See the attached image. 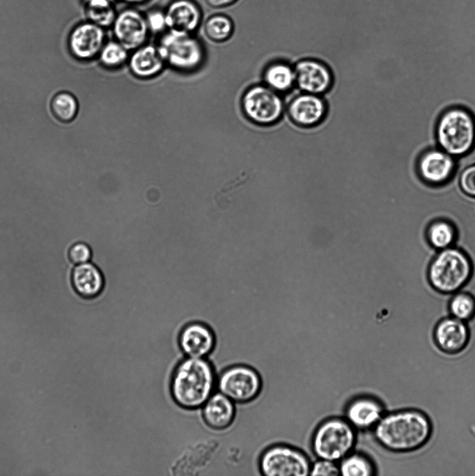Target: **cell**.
Returning <instances> with one entry per match:
<instances>
[{
	"instance_id": "6da1fadb",
	"label": "cell",
	"mask_w": 475,
	"mask_h": 476,
	"mask_svg": "<svg viewBox=\"0 0 475 476\" xmlns=\"http://www.w3.org/2000/svg\"><path fill=\"white\" fill-rule=\"evenodd\" d=\"M431 432L427 415L413 409L383 415L373 427L376 441L394 452H411L421 447L429 440Z\"/></svg>"
},
{
	"instance_id": "7a4b0ae2",
	"label": "cell",
	"mask_w": 475,
	"mask_h": 476,
	"mask_svg": "<svg viewBox=\"0 0 475 476\" xmlns=\"http://www.w3.org/2000/svg\"><path fill=\"white\" fill-rule=\"evenodd\" d=\"M215 383V371L208 360L187 357L174 369L170 390L178 406L192 410L203 406L212 394Z\"/></svg>"
},
{
	"instance_id": "3957f363",
	"label": "cell",
	"mask_w": 475,
	"mask_h": 476,
	"mask_svg": "<svg viewBox=\"0 0 475 476\" xmlns=\"http://www.w3.org/2000/svg\"><path fill=\"white\" fill-rule=\"evenodd\" d=\"M357 442L356 429L341 417L324 420L316 428L311 440L313 455L335 462L352 452Z\"/></svg>"
},
{
	"instance_id": "277c9868",
	"label": "cell",
	"mask_w": 475,
	"mask_h": 476,
	"mask_svg": "<svg viewBox=\"0 0 475 476\" xmlns=\"http://www.w3.org/2000/svg\"><path fill=\"white\" fill-rule=\"evenodd\" d=\"M436 136L444 151L455 156L462 155L475 144L474 118L462 108H451L439 119Z\"/></svg>"
},
{
	"instance_id": "5b68a950",
	"label": "cell",
	"mask_w": 475,
	"mask_h": 476,
	"mask_svg": "<svg viewBox=\"0 0 475 476\" xmlns=\"http://www.w3.org/2000/svg\"><path fill=\"white\" fill-rule=\"evenodd\" d=\"M157 45L166 63L180 71L195 70L205 57L203 45L195 34L167 31Z\"/></svg>"
},
{
	"instance_id": "8992f818",
	"label": "cell",
	"mask_w": 475,
	"mask_h": 476,
	"mask_svg": "<svg viewBox=\"0 0 475 476\" xmlns=\"http://www.w3.org/2000/svg\"><path fill=\"white\" fill-rule=\"evenodd\" d=\"M311 461L299 449L286 444H275L260 454L258 466L264 476H309Z\"/></svg>"
},
{
	"instance_id": "52a82bcc",
	"label": "cell",
	"mask_w": 475,
	"mask_h": 476,
	"mask_svg": "<svg viewBox=\"0 0 475 476\" xmlns=\"http://www.w3.org/2000/svg\"><path fill=\"white\" fill-rule=\"evenodd\" d=\"M470 270L469 262L461 252L448 249L440 253L432 263L429 277L437 290L452 292L466 282Z\"/></svg>"
},
{
	"instance_id": "ba28073f",
	"label": "cell",
	"mask_w": 475,
	"mask_h": 476,
	"mask_svg": "<svg viewBox=\"0 0 475 476\" xmlns=\"http://www.w3.org/2000/svg\"><path fill=\"white\" fill-rule=\"evenodd\" d=\"M221 393L234 403L247 404L260 394L263 382L258 372L246 364H237L223 371L217 381Z\"/></svg>"
},
{
	"instance_id": "9c48e42d",
	"label": "cell",
	"mask_w": 475,
	"mask_h": 476,
	"mask_svg": "<svg viewBox=\"0 0 475 476\" xmlns=\"http://www.w3.org/2000/svg\"><path fill=\"white\" fill-rule=\"evenodd\" d=\"M242 105L246 116L260 125H270L278 121L283 109L277 91L263 85L249 89L242 97Z\"/></svg>"
},
{
	"instance_id": "30bf717a",
	"label": "cell",
	"mask_w": 475,
	"mask_h": 476,
	"mask_svg": "<svg viewBox=\"0 0 475 476\" xmlns=\"http://www.w3.org/2000/svg\"><path fill=\"white\" fill-rule=\"evenodd\" d=\"M110 29L114 40L128 51L147 43L150 35L144 13L130 6L118 10Z\"/></svg>"
},
{
	"instance_id": "8fae6325",
	"label": "cell",
	"mask_w": 475,
	"mask_h": 476,
	"mask_svg": "<svg viewBox=\"0 0 475 476\" xmlns=\"http://www.w3.org/2000/svg\"><path fill=\"white\" fill-rule=\"evenodd\" d=\"M106 39V29L86 20L72 28L68 45L74 56L88 61L100 54Z\"/></svg>"
},
{
	"instance_id": "7c38bea8",
	"label": "cell",
	"mask_w": 475,
	"mask_h": 476,
	"mask_svg": "<svg viewBox=\"0 0 475 476\" xmlns=\"http://www.w3.org/2000/svg\"><path fill=\"white\" fill-rule=\"evenodd\" d=\"M164 10L168 31L196 34L203 24V9L196 0H171Z\"/></svg>"
},
{
	"instance_id": "4fadbf2b",
	"label": "cell",
	"mask_w": 475,
	"mask_h": 476,
	"mask_svg": "<svg viewBox=\"0 0 475 476\" xmlns=\"http://www.w3.org/2000/svg\"><path fill=\"white\" fill-rule=\"evenodd\" d=\"M178 344L186 356L205 358L215 348V337L207 325L193 322L182 329L178 337Z\"/></svg>"
},
{
	"instance_id": "5bb4252c",
	"label": "cell",
	"mask_w": 475,
	"mask_h": 476,
	"mask_svg": "<svg viewBox=\"0 0 475 476\" xmlns=\"http://www.w3.org/2000/svg\"><path fill=\"white\" fill-rule=\"evenodd\" d=\"M383 413V406L378 400L368 396H359L348 403L343 415L356 430L365 431L373 429Z\"/></svg>"
},
{
	"instance_id": "9a60e30c",
	"label": "cell",
	"mask_w": 475,
	"mask_h": 476,
	"mask_svg": "<svg viewBox=\"0 0 475 476\" xmlns=\"http://www.w3.org/2000/svg\"><path fill=\"white\" fill-rule=\"evenodd\" d=\"M294 70L295 83L307 93H322L332 84V77L329 68L318 61L302 60L296 64Z\"/></svg>"
},
{
	"instance_id": "2e32d148",
	"label": "cell",
	"mask_w": 475,
	"mask_h": 476,
	"mask_svg": "<svg viewBox=\"0 0 475 476\" xmlns=\"http://www.w3.org/2000/svg\"><path fill=\"white\" fill-rule=\"evenodd\" d=\"M434 341L443 353L456 354L467 345L469 333L466 325L455 318L441 321L435 327Z\"/></svg>"
},
{
	"instance_id": "e0dca14e",
	"label": "cell",
	"mask_w": 475,
	"mask_h": 476,
	"mask_svg": "<svg viewBox=\"0 0 475 476\" xmlns=\"http://www.w3.org/2000/svg\"><path fill=\"white\" fill-rule=\"evenodd\" d=\"M419 172L427 182L439 184L447 181L455 169L452 157L444 151L430 150L424 153L418 162Z\"/></svg>"
},
{
	"instance_id": "ac0fdd59",
	"label": "cell",
	"mask_w": 475,
	"mask_h": 476,
	"mask_svg": "<svg viewBox=\"0 0 475 476\" xmlns=\"http://www.w3.org/2000/svg\"><path fill=\"white\" fill-rule=\"evenodd\" d=\"M326 112L323 100L311 93L296 96L290 101L288 113L290 118L297 125H314L322 121Z\"/></svg>"
},
{
	"instance_id": "d6986e66",
	"label": "cell",
	"mask_w": 475,
	"mask_h": 476,
	"mask_svg": "<svg viewBox=\"0 0 475 476\" xmlns=\"http://www.w3.org/2000/svg\"><path fill=\"white\" fill-rule=\"evenodd\" d=\"M71 283L79 296L91 299L98 296L102 291L104 279L98 267L88 261L77 264L72 269Z\"/></svg>"
},
{
	"instance_id": "ffe728a7",
	"label": "cell",
	"mask_w": 475,
	"mask_h": 476,
	"mask_svg": "<svg viewBox=\"0 0 475 476\" xmlns=\"http://www.w3.org/2000/svg\"><path fill=\"white\" fill-rule=\"evenodd\" d=\"M129 64L135 76L148 79L160 73L166 62L157 45L146 43L133 50Z\"/></svg>"
},
{
	"instance_id": "44dd1931",
	"label": "cell",
	"mask_w": 475,
	"mask_h": 476,
	"mask_svg": "<svg viewBox=\"0 0 475 476\" xmlns=\"http://www.w3.org/2000/svg\"><path fill=\"white\" fill-rule=\"evenodd\" d=\"M235 416L234 402L220 392L212 394L203 406V418L205 424L213 429L228 428Z\"/></svg>"
},
{
	"instance_id": "7402d4cb",
	"label": "cell",
	"mask_w": 475,
	"mask_h": 476,
	"mask_svg": "<svg viewBox=\"0 0 475 476\" xmlns=\"http://www.w3.org/2000/svg\"><path fill=\"white\" fill-rule=\"evenodd\" d=\"M212 441L198 443L183 454L172 466L173 475H194L205 466L214 452Z\"/></svg>"
},
{
	"instance_id": "603a6c76",
	"label": "cell",
	"mask_w": 475,
	"mask_h": 476,
	"mask_svg": "<svg viewBox=\"0 0 475 476\" xmlns=\"http://www.w3.org/2000/svg\"><path fill=\"white\" fill-rule=\"evenodd\" d=\"M115 0H87L83 2L86 20L104 29L111 28L118 10Z\"/></svg>"
},
{
	"instance_id": "cb8c5ba5",
	"label": "cell",
	"mask_w": 475,
	"mask_h": 476,
	"mask_svg": "<svg viewBox=\"0 0 475 476\" xmlns=\"http://www.w3.org/2000/svg\"><path fill=\"white\" fill-rule=\"evenodd\" d=\"M202 25L205 36L215 43L228 40L232 36L235 29L232 19L221 13L210 15Z\"/></svg>"
},
{
	"instance_id": "d4e9b609",
	"label": "cell",
	"mask_w": 475,
	"mask_h": 476,
	"mask_svg": "<svg viewBox=\"0 0 475 476\" xmlns=\"http://www.w3.org/2000/svg\"><path fill=\"white\" fill-rule=\"evenodd\" d=\"M264 79L274 91H286L295 83V70L286 63H274L265 69Z\"/></svg>"
},
{
	"instance_id": "484cf974",
	"label": "cell",
	"mask_w": 475,
	"mask_h": 476,
	"mask_svg": "<svg viewBox=\"0 0 475 476\" xmlns=\"http://www.w3.org/2000/svg\"><path fill=\"white\" fill-rule=\"evenodd\" d=\"M342 476H372L375 468L372 461L361 453H350L339 461Z\"/></svg>"
},
{
	"instance_id": "4316f807",
	"label": "cell",
	"mask_w": 475,
	"mask_h": 476,
	"mask_svg": "<svg viewBox=\"0 0 475 476\" xmlns=\"http://www.w3.org/2000/svg\"><path fill=\"white\" fill-rule=\"evenodd\" d=\"M51 107L55 118L66 123L72 121L77 115L79 104L77 98L68 92L55 95L51 102Z\"/></svg>"
},
{
	"instance_id": "83f0119b",
	"label": "cell",
	"mask_w": 475,
	"mask_h": 476,
	"mask_svg": "<svg viewBox=\"0 0 475 476\" xmlns=\"http://www.w3.org/2000/svg\"><path fill=\"white\" fill-rule=\"evenodd\" d=\"M128 50L116 40L106 41L99 56L102 63L111 68L121 66L128 59Z\"/></svg>"
},
{
	"instance_id": "f1b7e54d",
	"label": "cell",
	"mask_w": 475,
	"mask_h": 476,
	"mask_svg": "<svg viewBox=\"0 0 475 476\" xmlns=\"http://www.w3.org/2000/svg\"><path fill=\"white\" fill-rule=\"evenodd\" d=\"M451 312L454 318L466 321L472 317L475 312V302L472 297L466 294L455 296L450 305Z\"/></svg>"
},
{
	"instance_id": "f546056e",
	"label": "cell",
	"mask_w": 475,
	"mask_h": 476,
	"mask_svg": "<svg viewBox=\"0 0 475 476\" xmlns=\"http://www.w3.org/2000/svg\"><path fill=\"white\" fill-rule=\"evenodd\" d=\"M454 231L452 227L445 222H439L433 224L429 231L431 243L437 248H444L453 241Z\"/></svg>"
},
{
	"instance_id": "4dcf8cb0",
	"label": "cell",
	"mask_w": 475,
	"mask_h": 476,
	"mask_svg": "<svg viewBox=\"0 0 475 476\" xmlns=\"http://www.w3.org/2000/svg\"><path fill=\"white\" fill-rule=\"evenodd\" d=\"M150 34L159 36L168 31L164 8L153 7L144 12Z\"/></svg>"
},
{
	"instance_id": "1f68e13d",
	"label": "cell",
	"mask_w": 475,
	"mask_h": 476,
	"mask_svg": "<svg viewBox=\"0 0 475 476\" xmlns=\"http://www.w3.org/2000/svg\"><path fill=\"white\" fill-rule=\"evenodd\" d=\"M310 476H338L340 475L337 462L324 459H318L311 464Z\"/></svg>"
},
{
	"instance_id": "d6a6232c",
	"label": "cell",
	"mask_w": 475,
	"mask_h": 476,
	"mask_svg": "<svg viewBox=\"0 0 475 476\" xmlns=\"http://www.w3.org/2000/svg\"><path fill=\"white\" fill-rule=\"evenodd\" d=\"M92 257V250L86 243L77 242L69 248L68 258L74 264L88 262Z\"/></svg>"
},
{
	"instance_id": "836d02e7",
	"label": "cell",
	"mask_w": 475,
	"mask_h": 476,
	"mask_svg": "<svg viewBox=\"0 0 475 476\" xmlns=\"http://www.w3.org/2000/svg\"><path fill=\"white\" fill-rule=\"evenodd\" d=\"M460 183L465 193L475 197V164L463 171L460 176Z\"/></svg>"
},
{
	"instance_id": "e575fe53",
	"label": "cell",
	"mask_w": 475,
	"mask_h": 476,
	"mask_svg": "<svg viewBox=\"0 0 475 476\" xmlns=\"http://www.w3.org/2000/svg\"><path fill=\"white\" fill-rule=\"evenodd\" d=\"M205 3L211 8L221 9L228 7L235 3L238 0H204Z\"/></svg>"
},
{
	"instance_id": "d590c367",
	"label": "cell",
	"mask_w": 475,
	"mask_h": 476,
	"mask_svg": "<svg viewBox=\"0 0 475 476\" xmlns=\"http://www.w3.org/2000/svg\"><path fill=\"white\" fill-rule=\"evenodd\" d=\"M130 6H137L146 4L151 0H116Z\"/></svg>"
},
{
	"instance_id": "8d00e7d4",
	"label": "cell",
	"mask_w": 475,
	"mask_h": 476,
	"mask_svg": "<svg viewBox=\"0 0 475 476\" xmlns=\"http://www.w3.org/2000/svg\"><path fill=\"white\" fill-rule=\"evenodd\" d=\"M81 1H82L83 2H84V1H87V0H81ZM115 1H116V0H115Z\"/></svg>"
}]
</instances>
